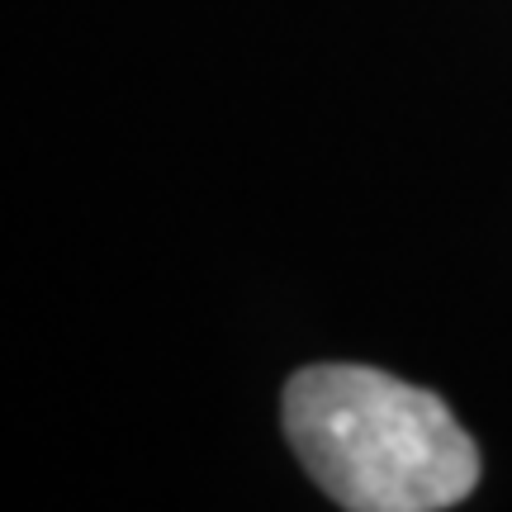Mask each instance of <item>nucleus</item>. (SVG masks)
I'll list each match as a JSON object with an SVG mask.
<instances>
[{
    "instance_id": "obj_1",
    "label": "nucleus",
    "mask_w": 512,
    "mask_h": 512,
    "mask_svg": "<svg viewBox=\"0 0 512 512\" xmlns=\"http://www.w3.org/2000/svg\"><path fill=\"white\" fill-rule=\"evenodd\" d=\"M285 437L347 512H441L475 494V437L432 389L370 366H309L285 384Z\"/></svg>"
}]
</instances>
